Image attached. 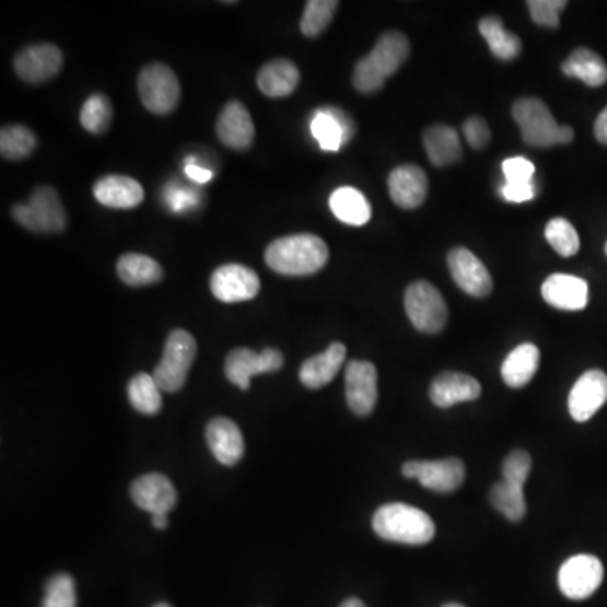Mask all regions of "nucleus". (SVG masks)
<instances>
[{"instance_id": "29", "label": "nucleus", "mask_w": 607, "mask_h": 607, "mask_svg": "<svg viewBox=\"0 0 607 607\" xmlns=\"http://www.w3.org/2000/svg\"><path fill=\"white\" fill-rule=\"evenodd\" d=\"M329 207L335 217L347 225L363 226L372 218L369 199L364 198L363 192L350 188V186L336 189L329 198Z\"/></svg>"}, {"instance_id": "35", "label": "nucleus", "mask_w": 607, "mask_h": 607, "mask_svg": "<svg viewBox=\"0 0 607 607\" xmlns=\"http://www.w3.org/2000/svg\"><path fill=\"white\" fill-rule=\"evenodd\" d=\"M490 501L494 509L510 520V522H522L526 515V501L523 488L510 485L506 481L497 482L491 488Z\"/></svg>"}, {"instance_id": "3", "label": "nucleus", "mask_w": 607, "mask_h": 607, "mask_svg": "<svg viewBox=\"0 0 607 607\" xmlns=\"http://www.w3.org/2000/svg\"><path fill=\"white\" fill-rule=\"evenodd\" d=\"M373 530L383 540L404 545H425L435 535L431 516L405 503L383 504L373 516Z\"/></svg>"}, {"instance_id": "33", "label": "nucleus", "mask_w": 607, "mask_h": 607, "mask_svg": "<svg viewBox=\"0 0 607 607\" xmlns=\"http://www.w3.org/2000/svg\"><path fill=\"white\" fill-rule=\"evenodd\" d=\"M161 392L154 375L149 373H137L127 387V395L133 409L144 416H155L161 410Z\"/></svg>"}, {"instance_id": "28", "label": "nucleus", "mask_w": 607, "mask_h": 607, "mask_svg": "<svg viewBox=\"0 0 607 607\" xmlns=\"http://www.w3.org/2000/svg\"><path fill=\"white\" fill-rule=\"evenodd\" d=\"M540 364V351L532 342H523L504 358L501 376L512 388L525 387L534 378Z\"/></svg>"}, {"instance_id": "30", "label": "nucleus", "mask_w": 607, "mask_h": 607, "mask_svg": "<svg viewBox=\"0 0 607 607\" xmlns=\"http://www.w3.org/2000/svg\"><path fill=\"white\" fill-rule=\"evenodd\" d=\"M562 71L565 77L579 78L585 85L603 86L607 81V65L597 52L587 48H577L563 61Z\"/></svg>"}, {"instance_id": "34", "label": "nucleus", "mask_w": 607, "mask_h": 607, "mask_svg": "<svg viewBox=\"0 0 607 607\" xmlns=\"http://www.w3.org/2000/svg\"><path fill=\"white\" fill-rule=\"evenodd\" d=\"M36 145V133L26 126H5L0 130V154L8 161L30 157Z\"/></svg>"}, {"instance_id": "20", "label": "nucleus", "mask_w": 607, "mask_h": 607, "mask_svg": "<svg viewBox=\"0 0 607 607\" xmlns=\"http://www.w3.org/2000/svg\"><path fill=\"white\" fill-rule=\"evenodd\" d=\"M217 133L218 139L226 148L235 149V151H245L254 144V120H252L250 112L242 102L232 100L223 107L218 117Z\"/></svg>"}, {"instance_id": "50", "label": "nucleus", "mask_w": 607, "mask_h": 607, "mask_svg": "<svg viewBox=\"0 0 607 607\" xmlns=\"http://www.w3.org/2000/svg\"><path fill=\"white\" fill-rule=\"evenodd\" d=\"M444 607H464V606H460V604L451 603V604H445Z\"/></svg>"}, {"instance_id": "19", "label": "nucleus", "mask_w": 607, "mask_h": 607, "mask_svg": "<svg viewBox=\"0 0 607 607\" xmlns=\"http://www.w3.org/2000/svg\"><path fill=\"white\" fill-rule=\"evenodd\" d=\"M388 191L397 207L416 210L428 198V174L416 164L395 167L388 176Z\"/></svg>"}, {"instance_id": "24", "label": "nucleus", "mask_w": 607, "mask_h": 607, "mask_svg": "<svg viewBox=\"0 0 607 607\" xmlns=\"http://www.w3.org/2000/svg\"><path fill=\"white\" fill-rule=\"evenodd\" d=\"M207 442L214 459L223 466H235L245 454L242 431L233 420L217 417L207 428Z\"/></svg>"}, {"instance_id": "11", "label": "nucleus", "mask_w": 607, "mask_h": 607, "mask_svg": "<svg viewBox=\"0 0 607 607\" xmlns=\"http://www.w3.org/2000/svg\"><path fill=\"white\" fill-rule=\"evenodd\" d=\"M283 366V354L273 348H266L260 353L248 348H236L226 357L225 375L233 385L248 390L252 378L261 373L279 372Z\"/></svg>"}, {"instance_id": "46", "label": "nucleus", "mask_w": 607, "mask_h": 607, "mask_svg": "<svg viewBox=\"0 0 607 607\" xmlns=\"http://www.w3.org/2000/svg\"><path fill=\"white\" fill-rule=\"evenodd\" d=\"M186 174H188V177H191L192 180L199 183V185H202V183H208V180L213 177L211 171L202 170V167L195 166V164H189V162L188 164H186Z\"/></svg>"}, {"instance_id": "31", "label": "nucleus", "mask_w": 607, "mask_h": 607, "mask_svg": "<svg viewBox=\"0 0 607 607\" xmlns=\"http://www.w3.org/2000/svg\"><path fill=\"white\" fill-rule=\"evenodd\" d=\"M479 33L490 46L491 52L501 61H512L522 52V39L512 31L504 30L498 15H486L479 21Z\"/></svg>"}, {"instance_id": "27", "label": "nucleus", "mask_w": 607, "mask_h": 607, "mask_svg": "<svg viewBox=\"0 0 607 607\" xmlns=\"http://www.w3.org/2000/svg\"><path fill=\"white\" fill-rule=\"evenodd\" d=\"M423 148L428 151L429 161L435 167L453 166L463 157L459 136L450 126L434 124L423 132Z\"/></svg>"}, {"instance_id": "41", "label": "nucleus", "mask_w": 607, "mask_h": 607, "mask_svg": "<svg viewBox=\"0 0 607 607\" xmlns=\"http://www.w3.org/2000/svg\"><path fill=\"white\" fill-rule=\"evenodd\" d=\"M530 471L532 457L526 451L516 450L504 457L503 469H501V472H503V481L523 488Z\"/></svg>"}, {"instance_id": "17", "label": "nucleus", "mask_w": 607, "mask_h": 607, "mask_svg": "<svg viewBox=\"0 0 607 607\" xmlns=\"http://www.w3.org/2000/svg\"><path fill=\"white\" fill-rule=\"evenodd\" d=\"M607 401V375L590 370L575 382L569 395V412L575 422H587Z\"/></svg>"}, {"instance_id": "7", "label": "nucleus", "mask_w": 607, "mask_h": 607, "mask_svg": "<svg viewBox=\"0 0 607 607\" xmlns=\"http://www.w3.org/2000/svg\"><path fill=\"white\" fill-rule=\"evenodd\" d=\"M405 311H407L410 323L420 332H428V335L441 332L450 317L447 304L441 292L425 280H417L407 288Z\"/></svg>"}, {"instance_id": "10", "label": "nucleus", "mask_w": 607, "mask_h": 607, "mask_svg": "<svg viewBox=\"0 0 607 607\" xmlns=\"http://www.w3.org/2000/svg\"><path fill=\"white\" fill-rule=\"evenodd\" d=\"M604 567L597 557L581 553L567 560L559 571V587L572 600L587 599L603 584Z\"/></svg>"}, {"instance_id": "36", "label": "nucleus", "mask_w": 607, "mask_h": 607, "mask_svg": "<svg viewBox=\"0 0 607 607\" xmlns=\"http://www.w3.org/2000/svg\"><path fill=\"white\" fill-rule=\"evenodd\" d=\"M112 118H114V110H112L110 100L104 93L90 96L81 107V127L95 136H102L110 129Z\"/></svg>"}, {"instance_id": "37", "label": "nucleus", "mask_w": 607, "mask_h": 607, "mask_svg": "<svg viewBox=\"0 0 607 607\" xmlns=\"http://www.w3.org/2000/svg\"><path fill=\"white\" fill-rule=\"evenodd\" d=\"M336 0H310L301 19V31L306 37H317L328 30L338 11Z\"/></svg>"}, {"instance_id": "1", "label": "nucleus", "mask_w": 607, "mask_h": 607, "mask_svg": "<svg viewBox=\"0 0 607 607\" xmlns=\"http://www.w3.org/2000/svg\"><path fill=\"white\" fill-rule=\"evenodd\" d=\"M410 55V40L400 31L383 33L375 48L354 65L353 85L360 93H375L394 77Z\"/></svg>"}, {"instance_id": "16", "label": "nucleus", "mask_w": 607, "mask_h": 607, "mask_svg": "<svg viewBox=\"0 0 607 607\" xmlns=\"http://www.w3.org/2000/svg\"><path fill=\"white\" fill-rule=\"evenodd\" d=\"M130 497L140 510L151 515H170L177 503V491L173 482L159 472L137 478L130 486Z\"/></svg>"}, {"instance_id": "38", "label": "nucleus", "mask_w": 607, "mask_h": 607, "mask_svg": "<svg viewBox=\"0 0 607 607\" xmlns=\"http://www.w3.org/2000/svg\"><path fill=\"white\" fill-rule=\"evenodd\" d=\"M545 238L552 245L553 250L562 257H574L581 248L577 230L565 218H553L547 223Z\"/></svg>"}, {"instance_id": "26", "label": "nucleus", "mask_w": 607, "mask_h": 607, "mask_svg": "<svg viewBox=\"0 0 607 607\" xmlns=\"http://www.w3.org/2000/svg\"><path fill=\"white\" fill-rule=\"evenodd\" d=\"M301 73L289 59H272L258 70L257 85L269 98H283L297 89Z\"/></svg>"}, {"instance_id": "9", "label": "nucleus", "mask_w": 607, "mask_h": 607, "mask_svg": "<svg viewBox=\"0 0 607 607\" xmlns=\"http://www.w3.org/2000/svg\"><path fill=\"white\" fill-rule=\"evenodd\" d=\"M405 478L419 479L420 485L435 493L459 490L466 478L463 460L451 457L441 460H409L401 466Z\"/></svg>"}, {"instance_id": "15", "label": "nucleus", "mask_w": 607, "mask_h": 607, "mask_svg": "<svg viewBox=\"0 0 607 607\" xmlns=\"http://www.w3.org/2000/svg\"><path fill=\"white\" fill-rule=\"evenodd\" d=\"M447 266L460 291L472 297H486L493 291V279L485 264L464 247L453 248L447 255Z\"/></svg>"}, {"instance_id": "22", "label": "nucleus", "mask_w": 607, "mask_h": 607, "mask_svg": "<svg viewBox=\"0 0 607 607\" xmlns=\"http://www.w3.org/2000/svg\"><path fill=\"white\" fill-rule=\"evenodd\" d=\"M545 302L560 311H582L590 302V285L581 277L553 273L541 285Z\"/></svg>"}, {"instance_id": "49", "label": "nucleus", "mask_w": 607, "mask_h": 607, "mask_svg": "<svg viewBox=\"0 0 607 607\" xmlns=\"http://www.w3.org/2000/svg\"><path fill=\"white\" fill-rule=\"evenodd\" d=\"M152 607H173V606H171V604H167V603H159V604H155V606H152Z\"/></svg>"}, {"instance_id": "13", "label": "nucleus", "mask_w": 607, "mask_h": 607, "mask_svg": "<svg viewBox=\"0 0 607 607\" xmlns=\"http://www.w3.org/2000/svg\"><path fill=\"white\" fill-rule=\"evenodd\" d=\"M15 73L30 85L52 80L63 68V52L49 43L31 45L19 51L14 59Z\"/></svg>"}, {"instance_id": "6", "label": "nucleus", "mask_w": 607, "mask_h": 607, "mask_svg": "<svg viewBox=\"0 0 607 607\" xmlns=\"http://www.w3.org/2000/svg\"><path fill=\"white\" fill-rule=\"evenodd\" d=\"M12 218L19 225L34 233H59L67 229L65 211L58 191L39 186L31 192L30 201L12 207Z\"/></svg>"}, {"instance_id": "12", "label": "nucleus", "mask_w": 607, "mask_h": 607, "mask_svg": "<svg viewBox=\"0 0 607 607\" xmlns=\"http://www.w3.org/2000/svg\"><path fill=\"white\" fill-rule=\"evenodd\" d=\"M211 292L218 301L236 304L254 299L260 291V279L255 270L242 264L218 267L210 279Z\"/></svg>"}, {"instance_id": "5", "label": "nucleus", "mask_w": 607, "mask_h": 607, "mask_svg": "<svg viewBox=\"0 0 607 607\" xmlns=\"http://www.w3.org/2000/svg\"><path fill=\"white\" fill-rule=\"evenodd\" d=\"M196 353H198V345L191 332L186 329H174L167 336L164 353L154 370L155 382L162 392L174 394L185 387Z\"/></svg>"}, {"instance_id": "2", "label": "nucleus", "mask_w": 607, "mask_h": 607, "mask_svg": "<svg viewBox=\"0 0 607 607\" xmlns=\"http://www.w3.org/2000/svg\"><path fill=\"white\" fill-rule=\"evenodd\" d=\"M328 245L311 233L288 235L270 243L266 264L280 276L302 277L319 272L328 264Z\"/></svg>"}, {"instance_id": "14", "label": "nucleus", "mask_w": 607, "mask_h": 607, "mask_svg": "<svg viewBox=\"0 0 607 607\" xmlns=\"http://www.w3.org/2000/svg\"><path fill=\"white\" fill-rule=\"evenodd\" d=\"M347 401L354 416L366 417L375 410L378 400V373L370 361L353 360L348 363Z\"/></svg>"}, {"instance_id": "39", "label": "nucleus", "mask_w": 607, "mask_h": 607, "mask_svg": "<svg viewBox=\"0 0 607 607\" xmlns=\"http://www.w3.org/2000/svg\"><path fill=\"white\" fill-rule=\"evenodd\" d=\"M77 587L70 574H56L46 582L43 607H77Z\"/></svg>"}, {"instance_id": "4", "label": "nucleus", "mask_w": 607, "mask_h": 607, "mask_svg": "<svg viewBox=\"0 0 607 607\" xmlns=\"http://www.w3.org/2000/svg\"><path fill=\"white\" fill-rule=\"evenodd\" d=\"M513 118L522 130L523 140L532 148H553L559 144H571L574 130L569 126H559L552 112L540 98L516 100L512 108Z\"/></svg>"}, {"instance_id": "8", "label": "nucleus", "mask_w": 607, "mask_h": 607, "mask_svg": "<svg viewBox=\"0 0 607 607\" xmlns=\"http://www.w3.org/2000/svg\"><path fill=\"white\" fill-rule=\"evenodd\" d=\"M140 102L151 114L170 115L180 100V85L176 73L164 63L142 68L137 80Z\"/></svg>"}, {"instance_id": "40", "label": "nucleus", "mask_w": 607, "mask_h": 607, "mask_svg": "<svg viewBox=\"0 0 607 607\" xmlns=\"http://www.w3.org/2000/svg\"><path fill=\"white\" fill-rule=\"evenodd\" d=\"M526 5L535 24L557 30L560 26V12L567 8V2L565 0H528Z\"/></svg>"}, {"instance_id": "45", "label": "nucleus", "mask_w": 607, "mask_h": 607, "mask_svg": "<svg viewBox=\"0 0 607 607\" xmlns=\"http://www.w3.org/2000/svg\"><path fill=\"white\" fill-rule=\"evenodd\" d=\"M594 136H596L597 142L607 145V107L600 112L596 124H594Z\"/></svg>"}, {"instance_id": "23", "label": "nucleus", "mask_w": 607, "mask_h": 607, "mask_svg": "<svg viewBox=\"0 0 607 607\" xmlns=\"http://www.w3.org/2000/svg\"><path fill=\"white\" fill-rule=\"evenodd\" d=\"M93 196L100 205L112 210H132L144 201L145 192L139 180L112 174L96 180L93 185Z\"/></svg>"}, {"instance_id": "51", "label": "nucleus", "mask_w": 607, "mask_h": 607, "mask_svg": "<svg viewBox=\"0 0 607 607\" xmlns=\"http://www.w3.org/2000/svg\"><path fill=\"white\" fill-rule=\"evenodd\" d=\"M606 255H607V242H606Z\"/></svg>"}, {"instance_id": "25", "label": "nucleus", "mask_w": 607, "mask_h": 607, "mask_svg": "<svg viewBox=\"0 0 607 607\" xmlns=\"http://www.w3.org/2000/svg\"><path fill=\"white\" fill-rule=\"evenodd\" d=\"M347 360V347L341 342H332L324 353L316 354L304 361L299 372L302 385L307 388H323L335 380Z\"/></svg>"}, {"instance_id": "44", "label": "nucleus", "mask_w": 607, "mask_h": 607, "mask_svg": "<svg viewBox=\"0 0 607 607\" xmlns=\"http://www.w3.org/2000/svg\"><path fill=\"white\" fill-rule=\"evenodd\" d=\"M501 196L510 202H525L535 198L534 180L532 183H504L501 186Z\"/></svg>"}, {"instance_id": "32", "label": "nucleus", "mask_w": 607, "mask_h": 607, "mask_svg": "<svg viewBox=\"0 0 607 607\" xmlns=\"http://www.w3.org/2000/svg\"><path fill=\"white\" fill-rule=\"evenodd\" d=\"M117 273L121 282H126L132 288L161 282L164 277L159 261L142 254L121 255L117 261Z\"/></svg>"}, {"instance_id": "47", "label": "nucleus", "mask_w": 607, "mask_h": 607, "mask_svg": "<svg viewBox=\"0 0 607 607\" xmlns=\"http://www.w3.org/2000/svg\"><path fill=\"white\" fill-rule=\"evenodd\" d=\"M167 525H170L167 515H152V526L157 528V530H166Z\"/></svg>"}, {"instance_id": "43", "label": "nucleus", "mask_w": 607, "mask_h": 607, "mask_svg": "<svg viewBox=\"0 0 607 607\" xmlns=\"http://www.w3.org/2000/svg\"><path fill=\"white\" fill-rule=\"evenodd\" d=\"M503 174L506 183H532L535 176L534 162L525 157L506 159L503 162Z\"/></svg>"}, {"instance_id": "48", "label": "nucleus", "mask_w": 607, "mask_h": 607, "mask_svg": "<svg viewBox=\"0 0 607 607\" xmlns=\"http://www.w3.org/2000/svg\"><path fill=\"white\" fill-rule=\"evenodd\" d=\"M339 607H366L363 600L357 599V597H350V599L345 600Z\"/></svg>"}, {"instance_id": "18", "label": "nucleus", "mask_w": 607, "mask_h": 607, "mask_svg": "<svg viewBox=\"0 0 607 607\" xmlns=\"http://www.w3.org/2000/svg\"><path fill=\"white\" fill-rule=\"evenodd\" d=\"M311 132L314 139L319 142L323 151L336 152L342 145L350 144L357 132L353 118L347 112L339 110L336 107L320 108L314 114L311 121Z\"/></svg>"}, {"instance_id": "42", "label": "nucleus", "mask_w": 607, "mask_h": 607, "mask_svg": "<svg viewBox=\"0 0 607 607\" xmlns=\"http://www.w3.org/2000/svg\"><path fill=\"white\" fill-rule=\"evenodd\" d=\"M464 137L468 140V144L471 145L476 151H481V149L488 148L491 142V130L488 126V121L482 117H469L468 120L464 121L463 126Z\"/></svg>"}, {"instance_id": "21", "label": "nucleus", "mask_w": 607, "mask_h": 607, "mask_svg": "<svg viewBox=\"0 0 607 607\" xmlns=\"http://www.w3.org/2000/svg\"><path fill=\"white\" fill-rule=\"evenodd\" d=\"M481 383L466 373L444 372L435 376L429 388V397L439 409H450L464 401L481 397Z\"/></svg>"}]
</instances>
